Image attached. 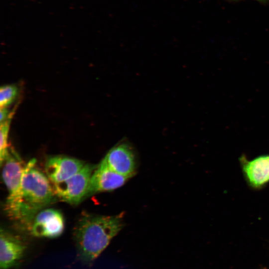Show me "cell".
<instances>
[{
	"instance_id": "cell-1",
	"label": "cell",
	"mask_w": 269,
	"mask_h": 269,
	"mask_svg": "<svg viewBox=\"0 0 269 269\" xmlns=\"http://www.w3.org/2000/svg\"><path fill=\"white\" fill-rule=\"evenodd\" d=\"M124 226L123 215L104 216L84 213L74 228L80 259L90 263L106 249Z\"/></svg>"
},
{
	"instance_id": "cell-2",
	"label": "cell",
	"mask_w": 269,
	"mask_h": 269,
	"mask_svg": "<svg viewBox=\"0 0 269 269\" xmlns=\"http://www.w3.org/2000/svg\"><path fill=\"white\" fill-rule=\"evenodd\" d=\"M35 164L36 159L30 160L24 166L22 177L19 224L28 230L35 215L57 197L50 180Z\"/></svg>"
},
{
	"instance_id": "cell-3",
	"label": "cell",
	"mask_w": 269,
	"mask_h": 269,
	"mask_svg": "<svg viewBox=\"0 0 269 269\" xmlns=\"http://www.w3.org/2000/svg\"><path fill=\"white\" fill-rule=\"evenodd\" d=\"M2 165V178L8 191L4 209L11 220L19 223L22 204L21 181L25 165L14 151H9Z\"/></svg>"
},
{
	"instance_id": "cell-4",
	"label": "cell",
	"mask_w": 269,
	"mask_h": 269,
	"mask_svg": "<svg viewBox=\"0 0 269 269\" xmlns=\"http://www.w3.org/2000/svg\"><path fill=\"white\" fill-rule=\"evenodd\" d=\"M97 165L86 163L72 176L61 182L53 184L57 198L72 205H76L86 198L92 174Z\"/></svg>"
},
{
	"instance_id": "cell-5",
	"label": "cell",
	"mask_w": 269,
	"mask_h": 269,
	"mask_svg": "<svg viewBox=\"0 0 269 269\" xmlns=\"http://www.w3.org/2000/svg\"><path fill=\"white\" fill-rule=\"evenodd\" d=\"M64 229V219L61 212L55 209L46 208L39 211L33 218L28 229L35 237L55 238Z\"/></svg>"
},
{
	"instance_id": "cell-6",
	"label": "cell",
	"mask_w": 269,
	"mask_h": 269,
	"mask_svg": "<svg viewBox=\"0 0 269 269\" xmlns=\"http://www.w3.org/2000/svg\"><path fill=\"white\" fill-rule=\"evenodd\" d=\"M102 161L111 170L129 178L135 173L134 151L128 142L123 141L113 147Z\"/></svg>"
},
{
	"instance_id": "cell-7",
	"label": "cell",
	"mask_w": 269,
	"mask_h": 269,
	"mask_svg": "<svg viewBox=\"0 0 269 269\" xmlns=\"http://www.w3.org/2000/svg\"><path fill=\"white\" fill-rule=\"evenodd\" d=\"M81 160L65 155L48 157L44 165L45 173L53 184L69 178L81 170L85 164Z\"/></svg>"
},
{
	"instance_id": "cell-8",
	"label": "cell",
	"mask_w": 269,
	"mask_h": 269,
	"mask_svg": "<svg viewBox=\"0 0 269 269\" xmlns=\"http://www.w3.org/2000/svg\"><path fill=\"white\" fill-rule=\"evenodd\" d=\"M129 179L111 170L101 161L92 174L86 198L99 192L117 189L122 186Z\"/></svg>"
},
{
	"instance_id": "cell-9",
	"label": "cell",
	"mask_w": 269,
	"mask_h": 269,
	"mask_svg": "<svg viewBox=\"0 0 269 269\" xmlns=\"http://www.w3.org/2000/svg\"><path fill=\"white\" fill-rule=\"evenodd\" d=\"M26 249L22 240L5 229L0 231V267L9 269L22 259Z\"/></svg>"
},
{
	"instance_id": "cell-10",
	"label": "cell",
	"mask_w": 269,
	"mask_h": 269,
	"mask_svg": "<svg viewBox=\"0 0 269 269\" xmlns=\"http://www.w3.org/2000/svg\"><path fill=\"white\" fill-rule=\"evenodd\" d=\"M242 161L244 172L253 186L258 187L269 181V155Z\"/></svg>"
},
{
	"instance_id": "cell-11",
	"label": "cell",
	"mask_w": 269,
	"mask_h": 269,
	"mask_svg": "<svg viewBox=\"0 0 269 269\" xmlns=\"http://www.w3.org/2000/svg\"><path fill=\"white\" fill-rule=\"evenodd\" d=\"M11 118L0 123V164L1 166L9 155L8 136Z\"/></svg>"
},
{
	"instance_id": "cell-12",
	"label": "cell",
	"mask_w": 269,
	"mask_h": 269,
	"mask_svg": "<svg viewBox=\"0 0 269 269\" xmlns=\"http://www.w3.org/2000/svg\"><path fill=\"white\" fill-rule=\"evenodd\" d=\"M18 89L14 84L6 85L0 87V107L7 108L16 99L18 95Z\"/></svg>"
},
{
	"instance_id": "cell-13",
	"label": "cell",
	"mask_w": 269,
	"mask_h": 269,
	"mask_svg": "<svg viewBox=\"0 0 269 269\" xmlns=\"http://www.w3.org/2000/svg\"><path fill=\"white\" fill-rule=\"evenodd\" d=\"M12 112H9L7 108H0V123L11 118Z\"/></svg>"
},
{
	"instance_id": "cell-14",
	"label": "cell",
	"mask_w": 269,
	"mask_h": 269,
	"mask_svg": "<svg viewBox=\"0 0 269 269\" xmlns=\"http://www.w3.org/2000/svg\"><path fill=\"white\" fill-rule=\"evenodd\" d=\"M259 0V1H264V0Z\"/></svg>"
}]
</instances>
